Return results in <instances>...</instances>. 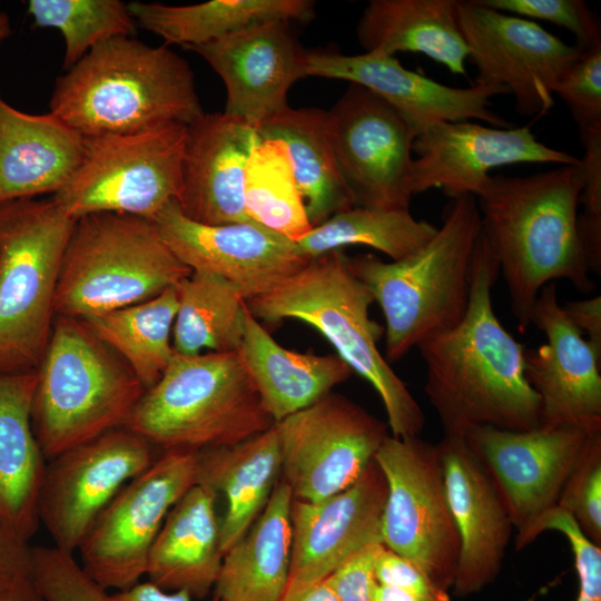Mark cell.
Wrapping results in <instances>:
<instances>
[{"mask_svg":"<svg viewBox=\"0 0 601 601\" xmlns=\"http://www.w3.org/2000/svg\"><path fill=\"white\" fill-rule=\"evenodd\" d=\"M499 264L481 229L470 302L463 319L417 348L425 364V395L444 434L492 426L529 431L540 425V400L525 373V351L496 317L492 286Z\"/></svg>","mask_w":601,"mask_h":601,"instance_id":"obj_1","label":"cell"},{"mask_svg":"<svg viewBox=\"0 0 601 601\" xmlns=\"http://www.w3.org/2000/svg\"><path fill=\"white\" fill-rule=\"evenodd\" d=\"M581 188L580 160L525 177L491 176L475 197L521 331L546 284L566 279L582 293L594 287L578 231Z\"/></svg>","mask_w":601,"mask_h":601,"instance_id":"obj_2","label":"cell"},{"mask_svg":"<svg viewBox=\"0 0 601 601\" xmlns=\"http://www.w3.org/2000/svg\"><path fill=\"white\" fill-rule=\"evenodd\" d=\"M49 109L83 138L188 126L204 114L187 61L131 37L96 46L60 76Z\"/></svg>","mask_w":601,"mask_h":601,"instance_id":"obj_3","label":"cell"},{"mask_svg":"<svg viewBox=\"0 0 601 601\" xmlns=\"http://www.w3.org/2000/svg\"><path fill=\"white\" fill-rule=\"evenodd\" d=\"M481 229L476 198L466 195L451 199L436 234L415 254L392 262L372 254L347 257L383 312L387 362L463 319Z\"/></svg>","mask_w":601,"mask_h":601,"instance_id":"obj_4","label":"cell"},{"mask_svg":"<svg viewBox=\"0 0 601 601\" xmlns=\"http://www.w3.org/2000/svg\"><path fill=\"white\" fill-rule=\"evenodd\" d=\"M373 302L367 286L349 270L347 257L339 249L312 258L272 290L248 299L246 306L257 319H297L315 328L352 372L377 392L391 435L420 436L424 413L377 348L384 328L370 317Z\"/></svg>","mask_w":601,"mask_h":601,"instance_id":"obj_5","label":"cell"},{"mask_svg":"<svg viewBox=\"0 0 601 601\" xmlns=\"http://www.w3.org/2000/svg\"><path fill=\"white\" fill-rule=\"evenodd\" d=\"M275 424L238 351L175 353L125 426L158 450L230 446Z\"/></svg>","mask_w":601,"mask_h":601,"instance_id":"obj_6","label":"cell"},{"mask_svg":"<svg viewBox=\"0 0 601 601\" xmlns=\"http://www.w3.org/2000/svg\"><path fill=\"white\" fill-rule=\"evenodd\" d=\"M32 425L47 461L125 426L145 387L83 321L56 316L37 368Z\"/></svg>","mask_w":601,"mask_h":601,"instance_id":"obj_7","label":"cell"},{"mask_svg":"<svg viewBox=\"0 0 601 601\" xmlns=\"http://www.w3.org/2000/svg\"><path fill=\"white\" fill-rule=\"evenodd\" d=\"M190 273L154 220L87 215L75 221L63 253L55 314L85 321L151 299Z\"/></svg>","mask_w":601,"mask_h":601,"instance_id":"obj_8","label":"cell"},{"mask_svg":"<svg viewBox=\"0 0 601 601\" xmlns=\"http://www.w3.org/2000/svg\"><path fill=\"white\" fill-rule=\"evenodd\" d=\"M75 219L53 200L0 204V374L36 372Z\"/></svg>","mask_w":601,"mask_h":601,"instance_id":"obj_9","label":"cell"},{"mask_svg":"<svg viewBox=\"0 0 601 601\" xmlns=\"http://www.w3.org/2000/svg\"><path fill=\"white\" fill-rule=\"evenodd\" d=\"M187 126L85 138L82 159L52 199L72 219L100 213L154 219L183 187Z\"/></svg>","mask_w":601,"mask_h":601,"instance_id":"obj_10","label":"cell"},{"mask_svg":"<svg viewBox=\"0 0 601 601\" xmlns=\"http://www.w3.org/2000/svg\"><path fill=\"white\" fill-rule=\"evenodd\" d=\"M374 460L387 484L382 543L450 592L457 569L460 539L436 444L420 436L390 434Z\"/></svg>","mask_w":601,"mask_h":601,"instance_id":"obj_11","label":"cell"},{"mask_svg":"<svg viewBox=\"0 0 601 601\" xmlns=\"http://www.w3.org/2000/svg\"><path fill=\"white\" fill-rule=\"evenodd\" d=\"M199 452L162 451L100 513L78 552L104 590H125L146 573L150 548L176 502L198 483Z\"/></svg>","mask_w":601,"mask_h":601,"instance_id":"obj_12","label":"cell"},{"mask_svg":"<svg viewBox=\"0 0 601 601\" xmlns=\"http://www.w3.org/2000/svg\"><path fill=\"white\" fill-rule=\"evenodd\" d=\"M280 480L295 500L317 502L354 484L390 435L364 407L329 392L275 423Z\"/></svg>","mask_w":601,"mask_h":601,"instance_id":"obj_13","label":"cell"},{"mask_svg":"<svg viewBox=\"0 0 601 601\" xmlns=\"http://www.w3.org/2000/svg\"><path fill=\"white\" fill-rule=\"evenodd\" d=\"M599 433L570 424L529 431L480 426L465 433L505 503L518 551L538 539L541 521L558 506L570 474Z\"/></svg>","mask_w":601,"mask_h":601,"instance_id":"obj_14","label":"cell"},{"mask_svg":"<svg viewBox=\"0 0 601 601\" xmlns=\"http://www.w3.org/2000/svg\"><path fill=\"white\" fill-rule=\"evenodd\" d=\"M160 453L145 437L121 426L49 460L38 516L55 546L78 551L110 501Z\"/></svg>","mask_w":601,"mask_h":601,"instance_id":"obj_15","label":"cell"},{"mask_svg":"<svg viewBox=\"0 0 601 601\" xmlns=\"http://www.w3.org/2000/svg\"><path fill=\"white\" fill-rule=\"evenodd\" d=\"M333 150L355 205L410 209L414 127L388 102L349 83L327 110Z\"/></svg>","mask_w":601,"mask_h":601,"instance_id":"obj_16","label":"cell"},{"mask_svg":"<svg viewBox=\"0 0 601 601\" xmlns=\"http://www.w3.org/2000/svg\"><path fill=\"white\" fill-rule=\"evenodd\" d=\"M459 22L476 67L474 83L504 87L524 117H542L554 105V87L583 53L535 21L459 1Z\"/></svg>","mask_w":601,"mask_h":601,"instance_id":"obj_17","label":"cell"},{"mask_svg":"<svg viewBox=\"0 0 601 601\" xmlns=\"http://www.w3.org/2000/svg\"><path fill=\"white\" fill-rule=\"evenodd\" d=\"M152 220L168 247L191 272L225 279L246 302L272 290L312 259L295 240L256 223L200 224L186 217L176 201Z\"/></svg>","mask_w":601,"mask_h":601,"instance_id":"obj_18","label":"cell"},{"mask_svg":"<svg viewBox=\"0 0 601 601\" xmlns=\"http://www.w3.org/2000/svg\"><path fill=\"white\" fill-rule=\"evenodd\" d=\"M386 496V480L374 460L354 484L329 497L293 499L289 574L280 601L324 581L367 545L382 543Z\"/></svg>","mask_w":601,"mask_h":601,"instance_id":"obj_19","label":"cell"},{"mask_svg":"<svg viewBox=\"0 0 601 601\" xmlns=\"http://www.w3.org/2000/svg\"><path fill=\"white\" fill-rule=\"evenodd\" d=\"M412 193L440 188L451 199L483 189L493 168L515 164L579 165L580 159L540 142L528 126L499 128L473 120L435 124L413 142Z\"/></svg>","mask_w":601,"mask_h":601,"instance_id":"obj_20","label":"cell"},{"mask_svg":"<svg viewBox=\"0 0 601 601\" xmlns=\"http://www.w3.org/2000/svg\"><path fill=\"white\" fill-rule=\"evenodd\" d=\"M306 76L359 85L388 102L416 130L444 121L481 120L509 128L511 124L491 109L492 98L509 95L504 87L474 83L455 88L403 67L394 56L375 52L342 55L311 50Z\"/></svg>","mask_w":601,"mask_h":601,"instance_id":"obj_21","label":"cell"},{"mask_svg":"<svg viewBox=\"0 0 601 601\" xmlns=\"http://www.w3.org/2000/svg\"><path fill=\"white\" fill-rule=\"evenodd\" d=\"M546 343L525 351V377L540 400V425L601 428V356L565 315L555 282L540 290L531 314Z\"/></svg>","mask_w":601,"mask_h":601,"instance_id":"obj_22","label":"cell"},{"mask_svg":"<svg viewBox=\"0 0 601 601\" xmlns=\"http://www.w3.org/2000/svg\"><path fill=\"white\" fill-rule=\"evenodd\" d=\"M436 447L460 539L451 590L456 598H466L496 580L514 529L494 481L465 436L443 434Z\"/></svg>","mask_w":601,"mask_h":601,"instance_id":"obj_23","label":"cell"},{"mask_svg":"<svg viewBox=\"0 0 601 601\" xmlns=\"http://www.w3.org/2000/svg\"><path fill=\"white\" fill-rule=\"evenodd\" d=\"M286 21L258 23L190 47L221 78L224 112L258 127L287 105V92L306 76V53Z\"/></svg>","mask_w":601,"mask_h":601,"instance_id":"obj_24","label":"cell"},{"mask_svg":"<svg viewBox=\"0 0 601 601\" xmlns=\"http://www.w3.org/2000/svg\"><path fill=\"white\" fill-rule=\"evenodd\" d=\"M260 140L256 126L224 111L204 112L189 124L176 201L181 213L206 225L254 223L245 209L244 176Z\"/></svg>","mask_w":601,"mask_h":601,"instance_id":"obj_25","label":"cell"},{"mask_svg":"<svg viewBox=\"0 0 601 601\" xmlns=\"http://www.w3.org/2000/svg\"><path fill=\"white\" fill-rule=\"evenodd\" d=\"M83 151L85 138L50 111L28 114L0 95V204L56 194Z\"/></svg>","mask_w":601,"mask_h":601,"instance_id":"obj_26","label":"cell"},{"mask_svg":"<svg viewBox=\"0 0 601 601\" xmlns=\"http://www.w3.org/2000/svg\"><path fill=\"white\" fill-rule=\"evenodd\" d=\"M217 493L196 483L171 508L147 558L148 581L194 600L214 589L223 562Z\"/></svg>","mask_w":601,"mask_h":601,"instance_id":"obj_27","label":"cell"},{"mask_svg":"<svg viewBox=\"0 0 601 601\" xmlns=\"http://www.w3.org/2000/svg\"><path fill=\"white\" fill-rule=\"evenodd\" d=\"M37 372L0 374V519L30 540L47 460L32 425Z\"/></svg>","mask_w":601,"mask_h":601,"instance_id":"obj_28","label":"cell"},{"mask_svg":"<svg viewBox=\"0 0 601 601\" xmlns=\"http://www.w3.org/2000/svg\"><path fill=\"white\" fill-rule=\"evenodd\" d=\"M238 353L275 423L312 405L353 374L337 355L304 354L283 347L247 306Z\"/></svg>","mask_w":601,"mask_h":601,"instance_id":"obj_29","label":"cell"},{"mask_svg":"<svg viewBox=\"0 0 601 601\" xmlns=\"http://www.w3.org/2000/svg\"><path fill=\"white\" fill-rule=\"evenodd\" d=\"M457 6V0H372L358 20L357 39L365 52L423 53L466 76L470 51Z\"/></svg>","mask_w":601,"mask_h":601,"instance_id":"obj_30","label":"cell"},{"mask_svg":"<svg viewBox=\"0 0 601 601\" xmlns=\"http://www.w3.org/2000/svg\"><path fill=\"white\" fill-rule=\"evenodd\" d=\"M282 457L275 424L230 446L199 452L198 483L220 492L226 512L220 520L223 555L250 529L280 479Z\"/></svg>","mask_w":601,"mask_h":601,"instance_id":"obj_31","label":"cell"},{"mask_svg":"<svg viewBox=\"0 0 601 601\" xmlns=\"http://www.w3.org/2000/svg\"><path fill=\"white\" fill-rule=\"evenodd\" d=\"M293 496L279 479L258 519L223 556L215 601H280L290 564Z\"/></svg>","mask_w":601,"mask_h":601,"instance_id":"obj_32","label":"cell"},{"mask_svg":"<svg viewBox=\"0 0 601 601\" xmlns=\"http://www.w3.org/2000/svg\"><path fill=\"white\" fill-rule=\"evenodd\" d=\"M257 131L260 139L285 144L312 228L356 206L333 150L326 110L287 106Z\"/></svg>","mask_w":601,"mask_h":601,"instance_id":"obj_33","label":"cell"},{"mask_svg":"<svg viewBox=\"0 0 601 601\" xmlns=\"http://www.w3.org/2000/svg\"><path fill=\"white\" fill-rule=\"evenodd\" d=\"M314 4L311 0H211L188 6L134 1L128 8L138 26L166 45L188 49L267 21L308 22Z\"/></svg>","mask_w":601,"mask_h":601,"instance_id":"obj_34","label":"cell"},{"mask_svg":"<svg viewBox=\"0 0 601 601\" xmlns=\"http://www.w3.org/2000/svg\"><path fill=\"white\" fill-rule=\"evenodd\" d=\"M177 309L178 295L171 287L146 302L83 322L148 390L159 381L175 354L170 337Z\"/></svg>","mask_w":601,"mask_h":601,"instance_id":"obj_35","label":"cell"},{"mask_svg":"<svg viewBox=\"0 0 601 601\" xmlns=\"http://www.w3.org/2000/svg\"><path fill=\"white\" fill-rule=\"evenodd\" d=\"M178 309L173 327L175 353L196 355L238 351L246 300L225 279L191 272L176 286Z\"/></svg>","mask_w":601,"mask_h":601,"instance_id":"obj_36","label":"cell"},{"mask_svg":"<svg viewBox=\"0 0 601 601\" xmlns=\"http://www.w3.org/2000/svg\"><path fill=\"white\" fill-rule=\"evenodd\" d=\"M436 231V226L417 220L410 209L355 206L313 227L296 243L309 258L362 245L387 255L392 260H401L424 247Z\"/></svg>","mask_w":601,"mask_h":601,"instance_id":"obj_37","label":"cell"},{"mask_svg":"<svg viewBox=\"0 0 601 601\" xmlns=\"http://www.w3.org/2000/svg\"><path fill=\"white\" fill-rule=\"evenodd\" d=\"M244 204L249 219L297 242L311 229L285 144L262 139L245 168Z\"/></svg>","mask_w":601,"mask_h":601,"instance_id":"obj_38","label":"cell"},{"mask_svg":"<svg viewBox=\"0 0 601 601\" xmlns=\"http://www.w3.org/2000/svg\"><path fill=\"white\" fill-rule=\"evenodd\" d=\"M27 10L37 27L62 35L67 70L96 46L131 37L136 28L128 4L120 0H30Z\"/></svg>","mask_w":601,"mask_h":601,"instance_id":"obj_39","label":"cell"},{"mask_svg":"<svg viewBox=\"0 0 601 601\" xmlns=\"http://www.w3.org/2000/svg\"><path fill=\"white\" fill-rule=\"evenodd\" d=\"M558 508L566 511L581 532L601 546V433L587 445L562 490Z\"/></svg>","mask_w":601,"mask_h":601,"instance_id":"obj_40","label":"cell"},{"mask_svg":"<svg viewBox=\"0 0 601 601\" xmlns=\"http://www.w3.org/2000/svg\"><path fill=\"white\" fill-rule=\"evenodd\" d=\"M31 575L48 601H106L99 587L75 559L57 546L31 548Z\"/></svg>","mask_w":601,"mask_h":601,"instance_id":"obj_41","label":"cell"},{"mask_svg":"<svg viewBox=\"0 0 601 601\" xmlns=\"http://www.w3.org/2000/svg\"><path fill=\"white\" fill-rule=\"evenodd\" d=\"M570 110L580 137L601 129V45L584 50L554 87Z\"/></svg>","mask_w":601,"mask_h":601,"instance_id":"obj_42","label":"cell"},{"mask_svg":"<svg viewBox=\"0 0 601 601\" xmlns=\"http://www.w3.org/2000/svg\"><path fill=\"white\" fill-rule=\"evenodd\" d=\"M487 8L522 17L543 20L570 31L581 50L601 45L600 22L582 0H479Z\"/></svg>","mask_w":601,"mask_h":601,"instance_id":"obj_43","label":"cell"},{"mask_svg":"<svg viewBox=\"0 0 601 601\" xmlns=\"http://www.w3.org/2000/svg\"><path fill=\"white\" fill-rule=\"evenodd\" d=\"M549 530L566 538L574 556L578 590L572 601H601V546L592 543L572 516L558 506L541 521L539 535Z\"/></svg>","mask_w":601,"mask_h":601,"instance_id":"obj_44","label":"cell"},{"mask_svg":"<svg viewBox=\"0 0 601 601\" xmlns=\"http://www.w3.org/2000/svg\"><path fill=\"white\" fill-rule=\"evenodd\" d=\"M374 581L405 591L423 601H451L450 592L439 588L416 564L381 545L373 565Z\"/></svg>","mask_w":601,"mask_h":601,"instance_id":"obj_45","label":"cell"},{"mask_svg":"<svg viewBox=\"0 0 601 601\" xmlns=\"http://www.w3.org/2000/svg\"><path fill=\"white\" fill-rule=\"evenodd\" d=\"M382 544L367 545L325 579L341 601H374L372 595L373 565Z\"/></svg>","mask_w":601,"mask_h":601,"instance_id":"obj_46","label":"cell"},{"mask_svg":"<svg viewBox=\"0 0 601 601\" xmlns=\"http://www.w3.org/2000/svg\"><path fill=\"white\" fill-rule=\"evenodd\" d=\"M584 148L581 160L582 188L580 204L583 217L601 220V129L580 137Z\"/></svg>","mask_w":601,"mask_h":601,"instance_id":"obj_47","label":"cell"},{"mask_svg":"<svg viewBox=\"0 0 601 601\" xmlns=\"http://www.w3.org/2000/svg\"><path fill=\"white\" fill-rule=\"evenodd\" d=\"M29 575H31L29 541L0 519V598Z\"/></svg>","mask_w":601,"mask_h":601,"instance_id":"obj_48","label":"cell"},{"mask_svg":"<svg viewBox=\"0 0 601 601\" xmlns=\"http://www.w3.org/2000/svg\"><path fill=\"white\" fill-rule=\"evenodd\" d=\"M573 325L587 335V342L601 356V297L570 300L562 306Z\"/></svg>","mask_w":601,"mask_h":601,"instance_id":"obj_49","label":"cell"},{"mask_svg":"<svg viewBox=\"0 0 601 601\" xmlns=\"http://www.w3.org/2000/svg\"><path fill=\"white\" fill-rule=\"evenodd\" d=\"M106 601H193L185 591H165L149 581L106 595Z\"/></svg>","mask_w":601,"mask_h":601,"instance_id":"obj_50","label":"cell"},{"mask_svg":"<svg viewBox=\"0 0 601 601\" xmlns=\"http://www.w3.org/2000/svg\"><path fill=\"white\" fill-rule=\"evenodd\" d=\"M0 601H48L37 587L32 575L21 579L9 589Z\"/></svg>","mask_w":601,"mask_h":601,"instance_id":"obj_51","label":"cell"},{"mask_svg":"<svg viewBox=\"0 0 601 601\" xmlns=\"http://www.w3.org/2000/svg\"><path fill=\"white\" fill-rule=\"evenodd\" d=\"M290 601H341V599L328 582L324 580L309 587Z\"/></svg>","mask_w":601,"mask_h":601,"instance_id":"obj_52","label":"cell"},{"mask_svg":"<svg viewBox=\"0 0 601 601\" xmlns=\"http://www.w3.org/2000/svg\"><path fill=\"white\" fill-rule=\"evenodd\" d=\"M374 601H423L396 588L378 584L374 581L372 587Z\"/></svg>","mask_w":601,"mask_h":601,"instance_id":"obj_53","label":"cell"},{"mask_svg":"<svg viewBox=\"0 0 601 601\" xmlns=\"http://www.w3.org/2000/svg\"><path fill=\"white\" fill-rule=\"evenodd\" d=\"M12 32L9 17L0 12V42L4 41Z\"/></svg>","mask_w":601,"mask_h":601,"instance_id":"obj_54","label":"cell"}]
</instances>
